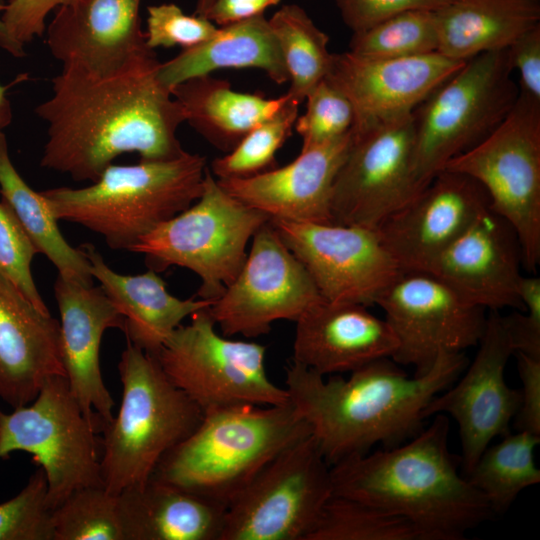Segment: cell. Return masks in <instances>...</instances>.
Segmentation results:
<instances>
[{"label": "cell", "instance_id": "obj_1", "mask_svg": "<svg viewBox=\"0 0 540 540\" xmlns=\"http://www.w3.org/2000/svg\"><path fill=\"white\" fill-rule=\"evenodd\" d=\"M159 65L149 50L107 76L62 67L52 79L51 96L35 108L47 125L40 165L94 182L125 153L144 161L183 155L176 132L184 115L160 82Z\"/></svg>", "mask_w": 540, "mask_h": 540}, {"label": "cell", "instance_id": "obj_2", "mask_svg": "<svg viewBox=\"0 0 540 540\" xmlns=\"http://www.w3.org/2000/svg\"><path fill=\"white\" fill-rule=\"evenodd\" d=\"M467 365L463 352H443L425 374L409 377L391 358H382L352 371L348 379L325 380L292 361L285 383L291 404L332 466L376 444L391 448L414 437L423 429L429 402Z\"/></svg>", "mask_w": 540, "mask_h": 540}, {"label": "cell", "instance_id": "obj_3", "mask_svg": "<svg viewBox=\"0 0 540 540\" xmlns=\"http://www.w3.org/2000/svg\"><path fill=\"white\" fill-rule=\"evenodd\" d=\"M432 417L407 442L332 465L333 495L403 517L418 540H463L494 514L457 470L448 447V417Z\"/></svg>", "mask_w": 540, "mask_h": 540}, {"label": "cell", "instance_id": "obj_4", "mask_svg": "<svg viewBox=\"0 0 540 540\" xmlns=\"http://www.w3.org/2000/svg\"><path fill=\"white\" fill-rule=\"evenodd\" d=\"M310 434L309 424L291 402L211 410L161 459L152 478L227 508L272 459Z\"/></svg>", "mask_w": 540, "mask_h": 540}, {"label": "cell", "instance_id": "obj_5", "mask_svg": "<svg viewBox=\"0 0 540 540\" xmlns=\"http://www.w3.org/2000/svg\"><path fill=\"white\" fill-rule=\"evenodd\" d=\"M207 168L204 156L186 151L168 160L111 164L86 187L40 192L58 221L101 235L113 250L130 251L201 196Z\"/></svg>", "mask_w": 540, "mask_h": 540}, {"label": "cell", "instance_id": "obj_6", "mask_svg": "<svg viewBox=\"0 0 540 540\" xmlns=\"http://www.w3.org/2000/svg\"><path fill=\"white\" fill-rule=\"evenodd\" d=\"M121 404L101 439V476L113 494L146 483L161 459L198 427L203 412L155 356L127 342L118 363Z\"/></svg>", "mask_w": 540, "mask_h": 540}, {"label": "cell", "instance_id": "obj_7", "mask_svg": "<svg viewBox=\"0 0 540 540\" xmlns=\"http://www.w3.org/2000/svg\"><path fill=\"white\" fill-rule=\"evenodd\" d=\"M507 49L464 62L413 111L414 168L421 187L507 117L519 89Z\"/></svg>", "mask_w": 540, "mask_h": 540}, {"label": "cell", "instance_id": "obj_8", "mask_svg": "<svg viewBox=\"0 0 540 540\" xmlns=\"http://www.w3.org/2000/svg\"><path fill=\"white\" fill-rule=\"evenodd\" d=\"M270 218L226 192L207 168L201 196L187 209L143 236L131 252L156 272L170 266L198 275V298L216 300L235 279L247 246Z\"/></svg>", "mask_w": 540, "mask_h": 540}, {"label": "cell", "instance_id": "obj_9", "mask_svg": "<svg viewBox=\"0 0 540 540\" xmlns=\"http://www.w3.org/2000/svg\"><path fill=\"white\" fill-rule=\"evenodd\" d=\"M103 428L83 413L66 377L52 376L30 404L9 414L0 410V459L13 451L30 453L45 472L54 510L75 490L104 486L97 437Z\"/></svg>", "mask_w": 540, "mask_h": 540}, {"label": "cell", "instance_id": "obj_10", "mask_svg": "<svg viewBox=\"0 0 540 540\" xmlns=\"http://www.w3.org/2000/svg\"><path fill=\"white\" fill-rule=\"evenodd\" d=\"M155 355L167 378L204 413L239 405L290 403L265 369L266 347L219 335L209 307L190 316Z\"/></svg>", "mask_w": 540, "mask_h": 540}, {"label": "cell", "instance_id": "obj_11", "mask_svg": "<svg viewBox=\"0 0 540 540\" xmlns=\"http://www.w3.org/2000/svg\"><path fill=\"white\" fill-rule=\"evenodd\" d=\"M486 191L490 208L514 230L522 265L540 263V105L518 95L507 117L485 139L446 164Z\"/></svg>", "mask_w": 540, "mask_h": 540}, {"label": "cell", "instance_id": "obj_12", "mask_svg": "<svg viewBox=\"0 0 540 540\" xmlns=\"http://www.w3.org/2000/svg\"><path fill=\"white\" fill-rule=\"evenodd\" d=\"M333 495L312 434L272 459L230 502L219 540H306Z\"/></svg>", "mask_w": 540, "mask_h": 540}, {"label": "cell", "instance_id": "obj_13", "mask_svg": "<svg viewBox=\"0 0 540 540\" xmlns=\"http://www.w3.org/2000/svg\"><path fill=\"white\" fill-rule=\"evenodd\" d=\"M422 189L414 168L412 114L353 131L333 187V223L377 229Z\"/></svg>", "mask_w": 540, "mask_h": 540}, {"label": "cell", "instance_id": "obj_14", "mask_svg": "<svg viewBox=\"0 0 540 540\" xmlns=\"http://www.w3.org/2000/svg\"><path fill=\"white\" fill-rule=\"evenodd\" d=\"M324 301L270 220L254 234L245 263L209 312L224 336L255 338L278 320L297 321Z\"/></svg>", "mask_w": 540, "mask_h": 540}, {"label": "cell", "instance_id": "obj_15", "mask_svg": "<svg viewBox=\"0 0 540 540\" xmlns=\"http://www.w3.org/2000/svg\"><path fill=\"white\" fill-rule=\"evenodd\" d=\"M376 305L397 340L391 358L425 374L443 352H464L476 346L485 329V309L460 297L426 272H402L380 295Z\"/></svg>", "mask_w": 540, "mask_h": 540}, {"label": "cell", "instance_id": "obj_16", "mask_svg": "<svg viewBox=\"0 0 540 540\" xmlns=\"http://www.w3.org/2000/svg\"><path fill=\"white\" fill-rule=\"evenodd\" d=\"M270 222L325 301L374 305L403 272L376 229L337 223Z\"/></svg>", "mask_w": 540, "mask_h": 540}, {"label": "cell", "instance_id": "obj_17", "mask_svg": "<svg viewBox=\"0 0 540 540\" xmlns=\"http://www.w3.org/2000/svg\"><path fill=\"white\" fill-rule=\"evenodd\" d=\"M477 345L472 363L424 410L425 418L444 414L457 422L466 475L495 437L509 433L521 398L520 390L505 381V368L515 349L498 311H490Z\"/></svg>", "mask_w": 540, "mask_h": 540}, {"label": "cell", "instance_id": "obj_18", "mask_svg": "<svg viewBox=\"0 0 540 540\" xmlns=\"http://www.w3.org/2000/svg\"><path fill=\"white\" fill-rule=\"evenodd\" d=\"M465 61L439 52L401 58H369L350 51L332 53L325 77L351 102L354 132L404 117Z\"/></svg>", "mask_w": 540, "mask_h": 540}, {"label": "cell", "instance_id": "obj_19", "mask_svg": "<svg viewBox=\"0 0 540 540\" xmlns=\"http://www.w3.org/2000/svg\"><path fill=\"white\" fill-rule=\"evenodd\" d=\"M489 207V197L476 180L443 169L376 230L403 272H422Z\"/></svg>", "mask_w": 540, "mask_h": 540}, {"label": "cell", "instance_id": "obj_20", "mask_svg": "<svg viewBox=\"0 0 540 540\" xmlns=\"http://www.w3.org/2000/svg\"><path fill=\"white\" fill-rule=\"evenodd\" d=\"M522 256L512 227L490 207L422 271L467 302L498 311L523 309L519 298Z\"/></svg>", "mask_w": 540, "mask_h": 540}, {"label": "cell", "instance_id": "obj_21", "mask_svg": "<svg viewBox=\"0 0 540 540\" xmlns=\"http://www.w3.org/2000/svg\"><path fill=\"white\" fill-rule=\"evenodd\" d=\"M141 0H78L56 9L46 43L62 67L97 76L116 73L149 50L140 26Z\"/></svg>", "mask_w": 540, "mask_h": 540}, {"label": "cell", "instance_id": "obj_22", "mask_svg": "<svg viewBox=\"0 0 540 540\" xmlns=\"http://www.w3.org/2000/svg\"><path fill=\"white\" fill-rule=\"evenodd\" d=\"M353 142V130L301 150L295 160L258 175L217 179L219 185L270 220L333 223L331 202L337 174Z\"/></svg>", "mask_w": 540, "mask_h": 540}, {"label": "cell", "instance_id": "obj_23", "mask_svg": "<svg viewBox=\"0 0 540 540\" xmlns=\"http://www.w3.org/2000/svg\"><path fill=\"white\" fill-rule=\"evenodd\" d=\"M54 295L60 313V354L69 388L83 413L105 427L113 419L114 401L100 366L106 330L123 331L124 317L99 286L58 274Z\"/></svg>", "mask_w": 540, "mask_h": 540}, {"label": "cell", "instance_id": "obj_24", "mask_svg": "<svg viewBox=\"0 0 540 540\" xmlns=\"http://www.w3.org/2000/svg\"><path fill=\"white\" fill-rule=\"evenodd\" d=\"M57 375L66 377L59 321L0 274V398L12 408L28 405Z\"/></svg>", "mask_w": 540, "mask_h": 540}, {"label": "cell", "instance_id": "obj_25", "mask_svg": "<svg viewBox=\"0 0 540 540\" xmlns=\"http://www.w3.org/2000/svg\"><path fill=\"white\" fill-rule=\"evenodd\" d=\"M396 349L386 320L360 304L324 300L296 321L293 361L322 376L392 358Z\"/></svg>", "mask_w": 540, "mask_h": 540}, {"label": "cell", "instance_id": "obj_26", "mask_svg": "<svg viewBox=\"0 0 540 540\" xmlns=\"http://www.w3.org/2000/svg\"><path fill=\"white\" fill-rule=\"evenodd\" d=\"M93 278L124 317L127 342L155 356L182 321L208 308L214 301L179 299L168 290L158 272L148 269L137 275H123L110 268L90 243L79 246Z\"/></svg>", "mask_w": 540, "mask_h": 540}, {"label": "cell", "instance_id": "obj_27", "mask_svg": "<svg viewBox=\"0 0 540 540\" xmlns=\"http://www.w3.org/2000/svg\"><path fill=\"white\" fill-rule=\"evenodd\" d=\"M125 540H219L226 507L150 478L118 494Z\"/></svg>", "mask_w": 540, "mask_h": 540}, {"label": "cell", "instance_id": "obj_28", "mask_svg": "<svg viewBox=\"0 0 540 540\" xmlns=\"http://www.w3.org/2000/svg\"><path fill=\"white\" fill-rule=\"evenodd\" d=\"M229 68L263 70L279 85L289 81L279 42L264 14L218 27L207 41L160 63L158 78L171 91L190 78Z\"/></svg>", "mask_w": 540, "mask_h": 540}, {"label": "cell", "instance_id": "obj_29", "mask_svg": "<svg viewBox=\"0 0 540 540\" xmlns=\"http://www.w3.org/2000/svg\"><path fill=\"white\" fill-rule=\"evenodd\" d=\"M438 52L466 61L507 49L540 24V0H452L435 10Z\"/></svg>", "mask_w": 540, "mask_h": 540}, {"label": "cell", "instance_id": "obj_30", "mask_svg": "<svg viewBox=\"0 0 540 540\" xmlns=\"http://www.w3.org/2000/svg\"><path fill=\"white\" fill-rule=\"evenodd\" d=\"M184 121L217 149L230 152L256 126L271 117L287 95L268 99L259 93L238 92L224 79L202 75L171 89Z\"/></svg>", "mask_w": 540, "mask_h": 540}, {"label": "cell", "instance_id": "obj_31", "mask_svg": "<svg viewBox=\"0 0 540 540\" xmlns=\"http://www.w3.org/2000/svg\"><path fill=\"white\" fill-rule=\"evenodd\" d=\"M0 196L35 246L64 278L93 285L88 260L80 247L70 245L41 192L33 190L13 165L7 139L0 131Z\"/></svg>", "mask_w": 540, "mask_h": 540}, {"label": "cell", "instance_id": "obj_32", "mask_svg": "<svg viewBox=\"0 0 540 540\" xmlns=\"http://www.w3.org/2000/svg\"><path fill=\"white\" fill-rule=\"evenodd\" d=\"M539 443L540 435L509 432L488 446L466 475L486 498L493 514L505 513L523 490L540 482L534 459Z\"/></svg>", "mask_w": 540, "mask_h": 540}, {"label": "cell", "instance_id": "obj_33", "mask_svg": "<svg viewBox=\"0 0 540 540\" xmlns=\"http://www.w3.org/2000/svg\"><path fill=\"white\" fill-rule=\"evenodd\" d=\"M269 23L288 71L290 87L287 94L302 103L308 92L328 73L332 57L328 50L329 37L296 4L283 5Z\"/></svg>", "mask_w": 540, "mask_h": 540}, {"label": "cell", "instance_id": "obj_34", "mask_svg": "<svg viewBox=\"0 0 540 540\" xmlns=\"http://www.w3.org/2000/svg\"><path fill=\"white\" fill-rule=\"evenodd\" d=\"M306 540H418L403 517L374 505L332 495Z\"/></svg>", "mask_w": 540, "mask_h": 540}, {"label": "cell", "instance_id": "obj_35", "mask_svg": "<svg viewBox=\"0 0 540 540\" xmlns=\"http://www.w3.org/2000/svg\"><path fill=\"white\" fill-rule=\"evenodd\" d=\"M435 11L410 10L353 32L350 52L369 58H401L438 52Z\"/></svg>", "mask_w": 540, "mask_h": 540}, {"label": "cell", "instance_id": "obj_36", "mask_svg": "<svg viewBox=\"0 0 540 540\" xmlns=\"http://www.w3.org/2000/svg\"><path fill=\"white\" fill-rule=\"evenodd\" d=\"M283 105L252 129L225 156L212 161V174L218 179L248 178L275 168V156L291 135L300 102L287 93Z\"/></svg>", "mask_w": 540, "mask_h": 540}, {"label": "cell", "instance_id": "obj_37", "mask_svg": "<svg viewBox=\"0 0 540 540\" xmlns=\"http://www.w3.org/2000/svg\"><path fill=\"white\" fill-rule=\"evenodd\" d=\"M54 540H125L119 496L104 486L75 490L52 512Z\"/></svg>", "mask_w": 540, "mask_h": 540}, {"label": "cell", "instance_id": "obj_38", "mask_svg": "<svg viewBox=\"0 0 540 540\" xmlns=\"http://www.w3.org/2000/svg\"><path fill=\"white\" fill-rule=\"evenodd\" d=\"M47 488L45 472L37 465L24 488L0 504V540H54Z\"/></svg>", "mask_w": 540, "mask_h": 540}, {"label": "cell", "instance_id": "obj_39", "mask_svg": "<svg viewBox=\"0 0 540 540\" xmlns=\"http://www.w3.org/2000/svg\"><path fill=\"white\" fill-rule=\"evenodd\" d=\"M306 110L298 116L295 130L301 150L331 141L350 132L355 113L349 99L325 78L306 95Z\"/></svg>", "mask_w": 540, "mask_h": 540}, {"label": "cell", "instance_id": "obj_40", "mask_svg": "<svg viewBox=\"0 0 540 540\" xmlns=\"http://www.w3.org/2000/svg\"><path fill=\"white\" fill-rule=\"evenodd\" d=\"M38 254L19 222L0 199V274L41 312L50 313L34 282L31 264Z\"/></svg>", "mask_w": 540, "mask_h": 540}, {"label": "cell", "instance_id": "obj_41", "mask_svg": "<svg viewBox=\"0 0 540 540\" xmlns=\"http://www.w3.org/2000/svg\"><path fill=\"white\" fill-rule=\"evenodd\" d=\"M146 44L149 48H193L208 39L218 27L199 15H187L174 3L152 5L147 8Z\"/></svg>", "mask_w": 540, "mask_h": 540}, {"label": "cell", "instance_id": "obj_42", "mask_svg": "<svg viewBox=\"0 0 540 540\" xmlns=\"http://www.w3.org/2000/svg\"><path fill=\"white\" fill-rule=\"evenodd\" d=\"M519 298L525 313L503 316L515 353L540 358V278L522 276Z\"/></svg>", "mask_w": 540, "mask_h": 540}, {"label": "cell", "instance_id": "obj_43", "mask_svg": "<svg viewBox=\"0 0 540 540\" xmlns=\"http://www.w3.org/2000/svg\"><path fill=\"white\" fill-rule=\"evenodd\" d=\"M343 22L358 32L410 10H438L452 0H334Z\"/></svg>", "mask_w": 540, "mask_h": 540}, {"label": "cell", "instance_id": "obj_44", "mask_svg": "<svg viewBox=\"0 0 540 540\" xmlns=\"http://www.w3.org/2000/svg\"><path fill=\"white\" fill-rule=\"evenodd\" d=\"M78 0H8L0 5V20L9 35L21 45L30 43L46 32V19L55 9Z\"/></svg>", "mask_w": 540, "mask_h": 540}, {"label": "cell", "instance_id": "obj_45", "mask_svg": "<svg viewBox=\"0 0 540 540\" xmlns=\"http://www.w3.org/2000/svg\"><path fill=\"white\" fill-rule=\"evenodd\" d=\"M507 53L519 76V96L540 105V24L521 34Z\"/></svg>", "mask_w": 540, "mask_h": 540}, {"label": "cell", "instance_id": "obj_46", "mask_svg": "<svg viewBox=\"0 0 540 540\" xmlns=\"http://www.w3.org/2000/svg\"><path fill=\"white\" fill-rule=\"evenodd\" d=\"M517 369L522 382L520 407L515 427L540 435V358L516 352Z\"/></svg>", "mask_w": 540, "mask_h": 540}, {"label": "cell", "instance_id": "obj_47", "mask_svg": "<svg viewBox=\"0 0 540 540\" xmlns=\"http://www.w3.org/2000/svg\"><path fill=\"white\" fill-rule=\"evenodd\" d=\"M281 0H214L206 18L219 27L263 15Z\"/></svg>", "mask_w": 540, "mask_h": 540}, {"label": "cell", "instance_id": "obj_48", "mask_svg": "<svg viewBox=\"0 0 540 540\" xmlns=\"http://www.w3.org/2000/svg\"><path fill=\"white\" fill-rule=\"evenodd\" d=\"M0 47L14 57L21 58L25 56L24 46L15 41L6 30L0 20Z\"/></svg>", "mask_w": 540, "mask_h": 540}, {"label": "cell", "instance_id": "obj_49", "mask_svg": "<svg viewBox=\"0 0 540 540\" xmlns=\"http://www.w3.org/2000/svg\"><path fill=\"white\" fill-rule=\"evenodd\" d=\"M7 86L0 84V131L10 125L12 121V108L7 97Z\"/></svg>", "mask_w": 540, "mask_h": 540}, {"label": "cell", "instance_id": "obj_50", "mask_svg": "<svg viewBox=\"0 0 540 540\" xmlns=\"http://www.w3.org/2000/svg\"><path fill=\"white\" fill-rule=\"evenodd\" d=\"M214 0H196L195 15L206 18V15Z\"/></svg>", "mask_w": 540, "mask_h": 540}, {"label": "cell", "instance_id": "obj_51", "mask_svg": "<svg viewBox=\"0 0 540 540\" xmlns=\"http://www.w3.org/2000/svg\"><path fill=\"white\" fill-rule=\"evenodd\" d=\"M4 3V0H0V5H2Z\"/></svg>", "mask_w": 540, "mask_h": 540}]
</instances>
